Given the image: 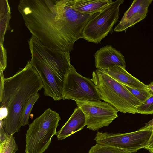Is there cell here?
<instances>
[{
    "label": "cell",
    "instance_id": "obj_1",
    "mask_svg": "<svg viewBox=\"0 0 153 153\" xmlns=\"http://www.w3.org/2000/svg\"><path fill=\"white\" fill-rule=\"evenodd\" d=\"M17 9L32 36L48 47L70 52L97 14L76 11L70 0H21Z\"/></svg>",
    "mask_w": 153,
    "mask_h": 153
},
{
    "label": "cell",
    "instance_id": "obj_2",
    "mask_svg": "<svg viewBox=\"0 0 153 153\" xmlns=\"http://www.w3.org/2000/svg\"><path fill=\"white\" fill-rule=\"evenodd\" d=\"M43 87L37 71L28 61L25 67L12 76L5 78L3 88L0 93V107H5L8 111L3 120L4 128L7 134L13 135L22 126L21 113L28 99Z\"/></svg>",
    "mask_w": 153,
    "mask_h": 153
},
{
    "label": "cell",
    "instance_id": "obj_3",
    "mask_svg": "<svg viewBox=\"0 0 153 153\" xmlns=\"http://www.w3.org/2000/svg\"><path fill=\"white\" fill-rule=\"evenodd\" d=\"M102 100L124 113H137L141 102L123 84L97 69L92 74L91 79Z\"/></svg>",
    "mask_w": 153,
    "mask_h": 153
},
{
    "label": "cell",
    "instance_id": "obj_4",
    "mask_svg": "<svg viewBox=\"0 0 153 153\" xmlns=\"http://www.w3.org/2000/svg\"><path fill=\"white\" fill-rule=\"evenodd\" d=\"M61 119L57 112L49 108L29 124L26 134L25 153H43L56 135Z\"/></svg>",
    "mask_w": 153,
    "mask_h": 153
},
{
    "label": "cell",
    "instance_id": "obj_5",
    "mask_svg": "<svg viewBox=\"0 0 153 153\" xmlns=\"http://www.w3.org/2000/svg\"><path fill=\"white\" fill-rule=\"evenodd\" d=\"M124 1L123 0L113 1L91 19L84 29L83 38L91 42L100 43L112 31L113 27L119 18L120 7Z\"/></svg>",
    "mask_w": 153,
    "mask_h": 153
},
{
    "label": "cell",
    "instance_id": "obj_6",
    "mask_svg": "<svg viewBox=\"0 0 153 153\" xmlns=\"http://www.w3.org/2000/svg\"><path fill=\"white\" fill-rule=\"evenodd\" d=\"M152 130L145 126L125 133L98 132L94 140L98 144L120 149L126 153H135L146 145Z\"/></svg>",
    "mask_w": 153,
    "mask_h": 153
},
{
    "label": "cell",
    "instance_id": "obj_7",
    "mask_svg": "<svg viewBox=\"0 0 153 153\" xmlns=\"http://www.w3.org/2000/svg\"><path fill=\"white\" fill-rule=\"evenodd\" d=\"M62 99L75 101L101 100L91 79L79 74L73 65L64 76Z\"/></svg>",
    "mask_w": 153,
    "mask_h": 153
},
{
    "label": "cell",
    "instance_id": "obj_8",
    "mask_svg": "<svg viewBox=\"0 0 153 153\" xmlns=\"http://www.w3.org/2000/svg\"><path fill=\"white\" fill-rule=\"evenodd\" d=\"M75 102L85 116L87 128L93 131L108 126L118 117V111L105 102L83 100Z\"/></svg>",
    "mask_w": 153,
    "mask_h": 153
},
{
    "label": "cell",
    "instance_id": "obj_9",
    "mask_svg": "<svg viewBox=\"0 0 153 153\" xmlns=\"http://www.w3.org/2000/svg\"><path fill=\"white\" fill-rule=\"evenodd\" d=\"M28 44L30 50L41 57L63 81L65 74L72 65L70 62V52L48 47L33 36L28 41Z\"/></svg>",
    "mask_w": 153,
    "mask_h": 153
},
{
    "label": "cell",
    "instance_id": "obj_10",
    "mask_svg": "<svg viewBox=\"0 0 153 153\" xmlns=\"http://www.w3.org/2000/svg\"><path fill=\"white\" fill-rule=\"evenodd\" d=\"M30 51L31 63L42 82L44 95L52 97L54 101L62 99L63 81L41 57L33 51Z\"/></svg>",
    "mask_w": 153,
    "mask_h": 153
},
{
    "label": "cell",
    "instance_id": "obj_11",
    "mask_svg": "<svg viewBox=\"0 0 153 153\" xmlns=\"http://www.w3.org/2000/svg\"><path fill=\"white\" fill-rule=\"evenodd\" d=\"M152 0H134L125 13L114 30L120 32L126 30L142 21L147 16L149 6Z\"/></svg>",
    "mask_w": 153,
    "mask_h": 153
},
{
    "label": "cell",
    "instance_id": "obj_12",
    "mask_svg": "<svg viewBox=\"0 0 153 153\" xmlns=\"http://www.w3.org/2000/svg\"><path fill=\"white\" fill-rule=\"evenodd\" d=\"M95 66L100 70L106 69L115 65L125 68L124 56L112 46L107 45L97 50L95 53Z\"/></svg>",
    "mask_w": 153,
    "mask_h": 153
},
{
    "label": "cell",
    "instance_id": "obj_13",
    "mask_svg": "<svg viewBox=\"0 0 153 153\" xmlns=\"http://www.w3.org/2000/svg\"><path fill=\"white\" fill-rule=\"evenodd\" d=\"M86 125L85 116L79 107L75 108L66 123L56 132L58 140H63L82 129Z\"/></svg>",
    "mask_w": 153,
    "mask_h": 153
},
{
    "label": "cell",
    "instance_id": "obj_14",
    "mask_svg": "<svg viewBox=\"0 0 153 153\" xmlns=\"http://www.w3.org/2000/svg\"><path fill=\"white\" fill-rule=\"evenodd\" d=\"M100 70L123 85L135 89H147V85L131 74L124 68L115 65Z\"/></svg>",
    "mask_w": 153,
    "mask_h": 153
},
{
    "label": "cell",
    "instance_id": "obj_15",
    "mask_svg": "<svg viewBox=\"0 0 153 153\" xmlns=\"http://www.w3.org/2000/svg\"><path fill=\"white\" fill-rule=\"evenodd\" d=\"M72 7L84 14H93L99 12L108 4L112 0H70Z\"/></svg>",
    "mask_w": 153,
    "mask_h": 153
},
{
    "label": "cell",
    "instance_id": "obj_16",
    "mask_svg": "<svg viewBox=\"0 0 153 153\" xmlns=\"http://www.w3.org/2000/svg\"><path fill=\"white\" fill-rule=\"evenodd\" d=\"M0 44L3 45L5 33L8 29L11 17L10 8L8 1L0 0Z\"/></svg>",
    "mask_w": 153,
    "mask_h": 153
},
{
    "label": "cell",
    "instance_id": "obj_17",
    "mask_svg": "<svg viewBox=\"0 0 153 153\" xmlns=\"http://www.w3.org/2000/svg\"><path fill=\"white\" fill-rule=\"evenodd\" d=\"M40 97L38 93L32 96L23 106L20 116V122L22 126L29 124V119L32 110L35 102Z\"/></svg>",
    "mask_w": 153,
    "mask_h": 153
},
{
    "label": "cell",
    "instance_id": "obj_18",
    "mask_svg": "<svg viewBox=\"0 0 153 153\" xmlns=\"http://www.w3.org/2000/svg\"><path fill=\"white\" fill-rule=\"evenodd\" d=\"M13 135L7 134L4 141L0 144V153H15L18 149Z\"/></svg>",
    "mask_w": 153,
    "mask_h": 153
},
{
    "label": "cell",
    "instance_id": "obj_19",
    "mask_svg": "<svg viewBox=\"0 0 153 153\" xmlns=\"http://www.w3.org/2000/svg\"><path fill=\"white\" fill-rule=\"evenodd\" d=\"M88 153H126L118 149L97 143L92 146Z\"/></svg>",
    "mask_w": 153,
    "mask_h": 153
},
{
    "label": "cell",
    "instance_id": "obj_20",
    "mask_svg": "<svg viewBox=\"0 0 153 153\" xmlns=\"http://www.w3.org/2000/svg\"><path fill=\"white\" fill-rule=\"evenodd\" d=\"M124 85L141 103L145 102L152 94L147 89H137Z\"/></svg>",
    "mask_w": 153,
    "mask_h": 153
},
{
    "label": "cell",
    "instance_id": "obj_21",
    "mask_svg": "<svg viewBox=\"0 0 153 153\" xmlns=\"http://www.w3.org/2000/svg\"><path fill=\"white\" fill-rule=\"evenodd\" d=\"M137 113L143 114H153V94L138 107Z\"/></svg>",
    "mask_w": 153,
    "mask_h": 153
},
{
    "label": "cell",
    "instance_id": "obj_22",
    "mask_svg": "<svg viewBox=\"0 0 153 153\" xmlns=\"http://www.w3.org/2000/svg\"><path fill=\"white\" fill-rule=\"evenodd\" d=\"M0 72H3L7 65V55L6 51L3 45L0 44Z\"/></svg>",
    "mask_w": 153,
    "mask_h": 153
},
{
    "label": "cell",
    "instance_id": "obj_23",
    "mask_svg": "<svg viewBox=\"0 0 153 153\" xmlns=\"http://www.w3.org/2000/svg\"><path fill=\"white\" fill-rule=\"evenodd\" d=\"M3 120H0V144H1L5 139L7 134L4 128Z\"/></svg>",
    "mask_w": 153,
    "mask_h": 153
},
{
    "label": "cell",
    "instance_id": "obj_24",
    "mask_svg": "<svg viewBox=\"0 0 153 153\" xmlns=\"http://www.w3.org/2000/svg\"><path fill=\"white\" fill-rule=\"evenodd\" d=\"M144 148L148 150L149 153H153V129L147 144Z\"/></svg>",
    "mask_w": 153,
    "mask_h": 153
},
{
    "label": "cell",
    "instance_id": "obj_25",
    "mask_svg": "<svg viewBox=\"0 0 153 153\" xmlns=\"http://www.w3.org/2000/svg\"><path fill=\"white\" fill-rule=\"evenodd\" d=\"M8 114V111L5 107H1L0 108V120H4L7 117Z\"/></svg>",
    "mask_w": 153,
    "mask_h": 153
},
{
    "label": "cell",
    "instance_id": "obj_26",
    "mask_svg": "<svg viewBox=\"0 0 153 153\" xmlns=\"http://www.w3.org/2000/svg\"><path fill=\"white\" fill-rule=\"evenodd\" d=\"M144 126L152 130L153 129V119L145 123Z\"/></svg>",
    "mask_w": 153,
    "mask_h": 153
},
{
    "label": "cell",
    "instance_id": "obj_27",
    "mask_svg": "<svg viewBox=\"0 0 153 153\" xmlns=\"http://www.w3.org/2000/svg\"><path fill=\"white\" fill-rule=\"evenodd\" d=\"M146 88L152 94H153V81L147 85Z\"/></svg>",
    "mask_w": 153,
    "mask_h": 153
}]
</instances>
